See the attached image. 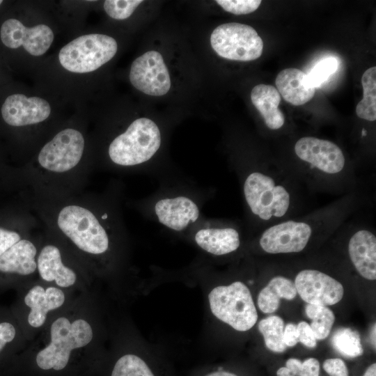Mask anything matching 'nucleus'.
<instances>
[{
	"label": "nucleus",
	"mask_w": 376,
	"mask_h": 376,
	"mask_svg": "<svg viewBox=\"0 0 376 376\" xmlns=\"http://www.w3.org/2000/svg\"><path fill=\"white\" fill-rule=\"evenodd\" d=\"M141 203L145 216L167 230L185 236L204 216L202 209L211 192L177 173L164 176Z\"/></svg>",
	"instance_id": "1"
},
{
	"label": "nucleus",
	"mask_w": 376,
	"mask_h": 376,
	"mask_svg": "<svg viewBox=\"0 0 376 376\" xmlns=\"http://www.w3.org/2000/svg\"><path fill=\"white\" fill-rule=\"evenodd\" d=\"M162 142L159 126L150 118H139L111 142L109 157L113 164L120 166H146L148 174L159 178L152 161L160 150Z\"/></svg>",
	"instance_id": "2"
},
{
	"label": "nucleus",
	"mask_w": 376,
	"mask_h": 376,
	"mask_svg": "<svg viewBox=\"0 0 376 376\" xmlns=\"http://www.w3.org/2000/svg\"><path fill=\"white\" fill-rule=\"evenodd\" d=\"M207 299L212 314L237 331H249L258 320L252 295L242 281L214 287Z\"/></svg>",
	"instance_id": "3"
},
{
	"label": "nucleus",
	"mask_w": 376,
	"mask_h": 376,
	"mask_svg": "<svg viewBox=\"0 0 376 376\" xmlns=\"http://www.w3.org/2000/svg\"><path fill=\"white\" fill-rule=\"evenodd\" d=\"M243 174L242 192L250 213L260 220L283 217L290 205V196L269 175L256 170Z\"/></svg>",
	"instance_id": "4"
},
{
	"label": "nucleus",
	"mask_w": 376,
	"mask_h": 376,
	"mask_svg": "<svg viewBox=\"0 0 376 376\" xmlns=\"http://www.w3.org/2000/svg\"><path fill=\"white\" fill-rule=\"evenodd\" d=\"M92 338V328L86 320L78 319L71 323L66 318H59L52 323L51 342L38 353L36 363L43 370H62L72 350L87 345Z\"/></svg>",
	"instance_id": "5"
},
{
	"label": "nucleus",
	"mask_w": 376,
	"mask_h": 376,
	"mask_svg": "<svg viewBox=\"0 0 376 376\" xmlns=\"http://www.w3.org/2000/svg\"><path fill=\"white\" fill-rule=\"evenodd\" d=\"M118 45L114 38L103 34L79 36L65 45L59 52L58 60L67 70L76 73L94 71L110 61Z\"/></svg>",
	"instance_id": "6"
},
{
	"label": "nucleus",
	"mask_w": 376,
	"mask_h": 376,
	"mask_svg": "<svg viewBox=\"0 0 376 376\" xmlns=\"http://www.w3.org/2000/svg\"><path fill=\"white\" fill-rule=\"evenodd\" d=\"M58 226L81 250L103 254L109 249L108 233L89 210L78 205L63 207L58 214Z\"/></svg>",
	"instance_id": "7"
},
{
	"label": "nucleus",
	"mask_w": 376,
	"mask_h": 376,
	"mask_svg": "<svg viewBox=\"0 0 376 376\" xmlns=\"http://www.w3.org/2000/svg\"><path fill=\"white\" fill-rule=\"evenodd\" d=\"M210 44L221 57L233 61H250L263 53V42L251 26L231 22L218 26L210 36Z\"/></svg>",
	"instance_id": "8"
},
{
	"label": "nucleus",
	"mask_w": 376,
	"mask_h": 376,
	"mask_svg": "<svg viewBox=\"0 0 376 376\" xmlns=\"http://www.w3.org/2000/svg\"><path fill=\"white\" fill-rule=\"evenodd\" d=\"M205 253L223 256L237 251L241 245L240 233L233 226L203 217L185 235Z\"/></svg>",
	"instance_id": "9"
},
{
	"label": "nucleus",
	"mask_w": 376,
	"mask_h": 376,
	"mask_svg": "<svg viewBox=\"0 0 376 376\" xmlns=\"http://www.w3.org/2000/svg\"><path fill=\"white\" fill-rule=\"evenodd\" d=\"M84 139L80 132L65 129L58 132L41 149L38 162L45 169L62 173L74 168L80 161Z\"/></svg>",
	"instance_id": "10"
},
{
	"label": "nucleus",
	"mask_w": 376,
	"mask_h": 376,
	"mask_svg": "<svg viewBox=\"0 0 376 376\" xmlns=\"http://www.w3.org/2000/svg\"><path fill=\"white\" fill-rule=\"evenodd\" d=\"M130 80L139 91L152 96H162L171 87V78L162 54L149 51L132 63Z\"/></svg>",
	"instance_id": "11"
},
{
	"label": "nucleus",
	"mask_w": 376,
	"mask_h": 376,
	"mask_svg": "<svg viewBox=\"0 0 376 376\" xmlns=\"http://www.w3.org/2000/svg\"><path fill=\"white\" fill-rule=\"evenodd\" d=\"M312 233L313 228L308 223L289 220L264 230L259 244L268 253H298L306 246Z\"/></svg>",
	"instance_id": "12"
},
{
	"label": "nucleus",
	"mask_w": 376,
	"mask_h": 376,
	"mask_svg": "<svg viewBox=\"0 0 376 376\" xmlns=\"http://www.w3.org/2000/svg\"><path fill=\"white\" fill-rule=\"evenodd\" d=\"M294 284L297 294L307 304L334 305L339 302L344 295L343 286L339 281L316 269L300 271Z\"/></svg>",
	"instance_id": "13"
},
{
	"label": "nucleus",
	"mask_w": 376,
	"mask_h": 376,
	"mask_svg": "<svg viewBox=\"0 0 376 376\" xmlns=\"http://www.w3.org/2000/svg\"><path fill=\"white\" fill-rule=\"evenodd\" d=\"M1 40L4 45L11 49L23 46L33 56L44 54L54 40L52 30L45 24L29 28L16 19L6 20L1 27Z\"/></svg>",
	"instance_id": "14"
},
{
	"label": "nucleus",
	"mask_w": 376,
	"mask_h": 376,
	"mask_svg": "<svg viewBox=\"0 0 376 376\" xmlns=\"http://www.w3.org/2000/svg\"><path fill=\"white\" fill-rule=\"evenodd\" d=\"M295 152L301 160L327 174L340 173L345 164L341 149L328 140L302 137L296 142Z\"/></svg>",
	"instance_id": "15"
},
{
	"label": "nucleus",
	"mask_w": 376,
	"mask_h": 376,
	"mask_svg": "<svg viewBox=\"0 0 376 376\" xmlns=\"http://www.w3.org/2000/svg\"><path fill=\"white\" fill-rule=\"evenodd\" d=\"M51 113L49 104L39 97H28L13 94L5 100L1 107L4 121L12 126H24L46 120Z\"/></svg>",
	"instance_id": "16"
},
{
	"label": "nucleus",
	"mask_w": 376,
	"mask_h": 376,
	"mask_svg": "<svg viewBox=\"0 0 376 376\" xmlns=\"http://www.w3.org/2000/svg\"><path fill=\"white\" fill-rule=\"evenodd\" d=\"M348 253L352 263L364 279H376V237L371 231H356L348 242Z\"/></svg>",
	"instance_id": "17"
},
{
	"label": "nucleus",
	"mask_w": 376,
	"mask_h": 376,
	"mask_svg": "<svg viewBox=\"0 0 376 376\" xmlns=\"http://www.w3.org/2000/svg\"><path fill=\"white\" fill-rule=\"evenodd\" d=\"M275 84L282 97L295 106L306 104L315 93V88L310 84L306 74L297 68H286L281 71Z\"/></svg>",
	"instance_id": "18"
},
{
	"label": "nucleus",
	"mask_w": 376,
	"mask_h": 376,
	"mask_svg": "<svg viewBox=\"0 0 376 376\" xmlns=\"http://www.w3.org/2000/svg\"><path fill=\"white\" fill-rule=\"evenodd\" d=\"M65 301L63 292L55 287H49L45 290L42 286L32 288L24 297V302L30 308L28 322L33 327H41L47 313L59 308Z\"/></svg>",
	"instance_id": "19"
},
{
	"label": "nucleus",
	"mask_w": 376,
	"mask_h": 376,
	"mask_svg": "<svg viewBox=\"0 0 376 376\" xmlns=\"http://www.w3.org/2000/svg\"><path fill=\"white\" fill-rule=\"evenodd\" d=\"M37 267L42 279L55 281L62 288L72 285L77 279L74 271L63 264L60 251L54 245L42 248L38 258Z\"/></svg>",
	"instance_id": "20"
},
{
	"label": "nucleus",
	"mask_w": 376,
	"mask_h": 376,
	"mask_svg": "<svg viewBox=\"0 0 376 376\" xmlns=\"http://www.w3.org/2000/svg\"><path fill=\"white\" fill-rule=\"evenodd\" d=\"M251 100L263 116L268 128L279 130L283 125L285 117L279 109L281 95L274 86L266 84L256 85L251 92Z\"/></svg>",
	"instance_id": "21"
},
{
	"label": "nucleus",
	"mask_w": 376,
	"mask_h": 376,
	"mask_svg": "<svg viewBox=\"0 0 376 376\" xmlns=\"http://www.w3.org/2000/svg\"><path fill=\"white\" fill-rule=\"evenodd\" d=\"M36 248L29 240H20L0 257V272L29 275L37 267Z\"/></svg>",
	"instance_id": "22"
},
{
	"label": "nucleus",
	"mask_w": 376,
	"mask_h": 376,
	"mask_svg": "<svg viewBox=\"0 0 376 376\" xmlns=\"http://www.w3.org/2000/svg\"><path fill=\"white\" fill-rule=\"evenodd\" d=\"M297 295L294 282L286 277L276 276L260 290L257 304L263 313H272L279 308L281 299L292 300Z\"/></svg>",
	"instance_id": "23"
},
{
	"label": "nucleus",
	"mask_w": 376,
	"mask_h": 376,
	"mask_svg": "<svg viewBox=\"0 0 376 376\" xmlns=\"http://www.w3.org/2000/svg\"><path fill=\"white\" fill-rule=\"evenodd\" d=\"M363 95L356 107V113L361 119L376 120V67L366 70L362 75Z\"/></svg>",
	"instance_id": "24"
},
{
	"label": "nucleus",
	"mask_w": 376,
	"mask_h": 376,
	"mask_svg": "<svg viewBox=\"0 0 376 376\" xmlns=\"http://www.w3.org/2000/svg\"><path fill=\"white\" fill-rule=\"evenodd\" d=\"M258 330L263 335L266 347L274 352H283L286 346L283 341V320L276 315H271L258 322Z\"/></svg>",
	"instance_id": "25"
},
{
	"label": "nucleus",
	"mask_w": 376,
	"mask_h": 376,
	"mask_svg": "<svg viewBox=\"0 0 376 376\" xmlns=\"http://www.w3.org/2000/svg\"><path fill=\"white\" fill-rule=\"evenodd\" d=\"M331 342L334 347L345 357L354 358L363 354L359 335L350 328L338 329L333 335Z\"/></svg>",
	"instance_id": "26"
},
{
	"label": "nucleus",
	"mask_w": 376,
	"mask_h": 376,
	"mask_svg": "<svg viewBox=\"0 0 376 376\" xmlns=\"http://www.w3.org/2000/svg\"><path fill=\"white\" fill-rule=\"evenodd\" d=\"M111 376H155V375L140 357L127 354L116 361Z\"/></svg>",
	"instance_id": "27"
},
{
	"label": "nucleus",
	"mask_w": 376,
	"mask_h": 376,
	"mask_svg": "<svg viewBox=\"0 0 376 376\" xmlns=\"http://www.w3.org/2000/svg\"><path fill=\"white\" fill-rule=\"evenodd\" d=\"M311 320L310 327L316 340H324L331 332L335 315L328 307L320 305Z\"/></svg>",
	"instance_id": "28"
},
{
	"label": "nucleus",
	"mask_w": 376,
	"mask_h": 376,
	"mask_svg": "<svg viewBox=\"0 0 376 376\" xmlns=\"http://www.w3.org/2000/svg\"><path fill=\"white\" fill-rule=\"evenodd\" d=\"M338 66V61L334 57L322 58L306 74L307 78L314 88L319 87L336 72Z\"/></svg>",
	"instance_id": "29"
},
{
	"label": "nucleus",
	"mask_w": 376,
	"mask_h": 376,
	"mask_svg": "<svg viewBox=\"0 0 376 376\" xmlns=\"http://www.w3.org/2000/svg\"><path fill=\"white\" fill-rule=\"evenodd\" d=\"M142 2L141 0H107L104 2V9L111 18L125 19L128 18Z\"/></svg>",
	"instance_id": "30"
},
{
	"label": "nucleus",
	"mask_w": 376,
	"mask_h": 376,
	"mask_svg": "<svg viewBox=\"0 0 376 376\" xmlns=\"http://www.w3.org/2000/svg\"><path fill=\"white\" fill-rule=\"evenodd\" d=\"M216 2L224 10L235 15L253 13L261 3L260 0H217Z\"/></svg>",
	"instance_id": "31"
},
{
	"label": "nucleus",
	"mask_w": 376,
	"mask_h": 376,
	"mask_svg": "<svg viewBox=\"0 0 376 376\" xmlns=\"http://www.w3.org/2000/svg\"><path fill=\"white\" fill-rule=\"evenodd\" d=\"M297 331L299 342H301L307 347L313 348L317 345V340L310 327V324L304 321L300 322L297 325Z\"/></svg>",
	"instance_id": "32"
},
{
	"label": "nucleus",
	"mask_w": 376,
	"mask_h": 376,
	"mask_svg": "<svg viewBox=\"0 0 376 376\" xmlns=\"http://www.w3.org/2000/svg\"><path fill=\"white\" fill-rule=\"evenodd\" d=\"M323 369L329 376H348V370L345 362L339 358L326 359Z\"/></svg>",
	"instance_id": "33"
},
{
	"label": "nucleus",
	"mask_w": 376,
	"mask_h": 376,
	"mask_svg": "<svg viewBox=\"0 0 376 376\" xmlns=\"http://www.w3.org/2000/svg\"><path fill=\"white\" fill-rule=\"evenodd\" d=\"M295 376H319L320 363L315 358H308L300 362L297 367Z\"/></svg>",
	"instance_id": "34"
},
{
	"label": "nucleus",
	"mask_w": 376,
	"mask_h": 376,
	"mask_svg": "<svg viewBox=\"0 0 376 376\" xmlns=\"http://www.w3.org/2000/svg\"><path fill=\"white\" fill-rule=\"evenodd\" d=\"M19 240L20 235L16 232L0 228V257Z\"/></svg>",
	"instance_id": "35"
},
{
	"label": "nucleus",
	"mask_w": 376,
	"mask_h": 376,
	"mask_svg": "<svg viewBox=\"0 0 376 376\" xmlns=\"http://www.w3.org/2000/svg\"><path fill=\"white\" fill-rule=\"evenodd\" d=\"M15 336V329L9 322L0 323V352L6 343L12 341Z\"/></svg>",
	"instance_id": "36"
},
{
	"label": "nucleus",
	"mask_w": 376,
	"mask_h": 376,
	"mask_svg": "<svg viewBox=\"0 0 376 376\" xmlns=\"http://www.w3.org/2000/svg\"><path fill=\"white\" fill-rule=\"evenodd\" d=\"M283 341L286 347H293L297 344V325L293 323L286 324L283 330Z\"/></svg>",
	"instance_id": "37"
},
{
	"label": "nucleus",
	"mask_w": 376,
	"mask_h": 376,
	"mask_svg": "<svg viewBox=\"0 0 376 376\" xmlns=\"http://www.w3.org/2000/svg\"><path fill=\"white\" fill-rule=\"evenodd\" d=\"M205 376H237V375L230 372L224 371V370H218V371L212 372L206 375Z\"/></svg>",
	"instance_id": "38"
},
{
	"label": "nucleus",
	"mask_w": 376,
	"mask_h": 376,
	"mask_svg": "<svg viewBox=\"0 0 376 376\" xmlns=\"http://www.w3.org/2000/svg\"><path fill=\"white\" fill-rule=\"evenodd\" d=\"M363 376H376V363H372L368 366Z\"/></svg>",
	"instance_id": "39"
},
{
	"label": "nucleus",
	"mask_w": 376,
	"mask_h": 376,
	"mask_svg": "<svg viewBox=\"0 0 376 376\" xmlns=\"http://www.w3.org/2000/svg\"><path fill=\"white\" fill-rule=\"evenodd\" d=\"M375 323L373 324V327H372V329H371V332H370V340H371V343L373 345V346L374 347V348L375 349V347H376V343H375V335H376V327H375Z\"/></svg>",
	"instance_id": "40"
},
{
	"label": "nucleus",
	"mask_w": 376,
	"mask_h": 376,
	"mask_svg": "<svg viewBox=\"0 0 376 376\" xmlns=\"http://www.w3.org/2000/svg\"><path fill=\"white\" fill-rule=\"evenodd\" d=\"M1 3H2V1H1V0H0V5L1 4Z\"/></svg>",
	"instance_id": "41"
}]
</instances>
